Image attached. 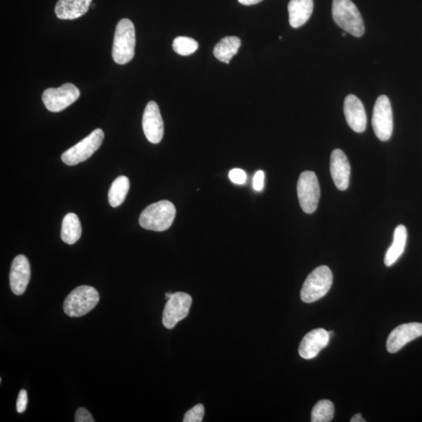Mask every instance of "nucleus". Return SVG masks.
Returning a JSON list of instances; mask_svg holds the SVG:
<instances>
[{
	"label": "nucleus",
	"mask_w": 422,
	"mask_h": 422,
	"mask_svg": "<svg viewBox=\"0 0 422 422\" xmlns=\"http://www.w3.org/2000/svg\"><path fill=\"white\" fill-rule=\"evenodd\" d=\"M30 278V267L26 256L18 255L12 262L10 273V285L15 295L24 294Z\"/></svg>",
	"instance_id": "13"
},
{
	"label": "nucleus",
	"mask_w": 422,
	"mask_h": 422,
	"mask_svg": "<svg viewBox=\"0 0 422 422\" xmlns=\"http://www.w3.org/2000/svg\"><path fill=\"white\" fill-rule=\"evenodd\" d=\"M204 407L201 403L194 406L186 413L184 416V422H201L204 419Z\"/></svg>",
	"instance_id": "25"
},
{
	"label": "nucleus",
	"mask_w": 422,
	"mask_h": 422,
	"mask_svg": "<svg viewBox=\"0 0 422 422\" xmlns=\"http://www.w3.org/2000/svg\"><path fill=\"white\" fill-rule=\"evenodd\" d=\"M344 109L348 125L354 132H364L367 126V115L362 102L356 96L348 95L344 101Z\"/></svg>",
	"instance_id": "16"
},
{
	"label": "nucleus",
	"mask_w": 422,
	"mask_h": 422,
	"mask_svg": "<svg viewBox=\"0 0 422 422\" xmlns=\"http://www.w3.org/2000/svg\"><path fill=\"white\" fill-rule=\"evenodd\" d=\"M265 173L264 171L258 170L254 177V188L256 191L260 192L264 188Z\"/></svg>",
	"instance_id": "29"
},
{
	"label": "nucleus",
	"mask_w": 422,
	"mask_h": 422,
	"mask_svg": "<svg viewBox=\"0 0 422 422\" xmlns=\"http://www.w3.org/2000/svg\"><path fill=\"white\" fill-rule=\"evenodd\" d=\"M333 17L335 23L345 32L356 37L364 34L362 15L351 0H333Z\"/></svg>",
	"instance_id": "3"
},
{
	"label": "nucleus",
	"mask_w": 422,
	"mask_h": 422,
	"mask_svg": "<svg viewBox=\"0 0 422 422\" xmlns=\"http://www.w3.org/2000/svg\"><path fill=\"white\" fill-rule=\"evenodd\" d=\"M93 0H58L55 14L60 20H75L87 13Z\"/></svg>",
	"instance_id": "17"
},
{
	"label": "nucleus",
	"mask_w": 422,
	"mask_h": 422,
	"mask_svg": "<svg viewBox=\"0 0 422 422\" xmlns=\"http://www.w3.org/2000/svg\"><path fill=\"white\" fill-rule=\"evenodd\" d=\"M99 301V292L94 287L78 286L65 299L64 310L69 317H82L94 309Z\"/></svg>",
	"instance_id": "4"
},
{
	"label": "nucleus",
	"mask_w": 422,
	"mask_h": 422,
	"mask_svg": "<svg viewBox=\"0 0 422 422\" xmlns=\"http://www.w3.org/2000/svg\"><path fill=\"white\" fill-rule=\"evenodd\" d=\"M421 336H422L421 323L403 324L389 334L387 342V351L391 353L398 352L408 342Z\"/></svg>",
	"instance_id": "12"
},
{
	"label": "nucleus",
	"mask_w": 422,
	"mask_h": 422,
	"mask_svg": "<svg viewBox=\"0 0 422 422\" xmlns=\"http://www.w3.org/2000/svg\"><path fill=\"white\" fill-rule=\"evenodd\" d=\"M330 173L336 188L344 191L350 184L351 165L344 152L334 150L330 159Z\"/></svg>",
	"instance_id": "15"
},
{
	"label": "nucleus",
	"mask_w": 422,
	"mask_h": 422,
	"mask_svg": "<svg viewBox=\"0 0 422 422\" xmlns=\"http://www.w3.org/2000/svg\"><path fill=\"white\" fill-rule=\"evenodd\" d=\"M130 188V179L126 176H119L114 181L109 188L108 193L109 204L113 207H117L123 204Z\"/></svg>",
	"instance_id": "22"
},
{
	"label": "nucleus",
	"mask_w": 422,
	"mask_h": 422,
	"mask_svg": "<svg viewBox=\"0 0 422 422\" xmlns=\"http://www.w3.org/2000/svg\"><path fill=\"white\" fill-rule=\"evenodd\" d=\"M103 139V131L100 128H97L87 137L64 152L61 156V159L69 166H75L93 156L94 152L100 148Z\"/></svg>",
	"instance_id": "6"
},
{
	"label": "nucleus",
	"mask_w": 422,
	"mask_h": 422,
	"mask_svg": "<svg viewBox=\"0 0 422 422\" xmlns=\"http://www.w3.org/2000/svg\"><path fill=\"white\" fill-rule=\"evenodd\" d=\"M176 215L174 204L168 200L152 204L141 213L139 225L145 229L164 231L173 225Z\"/></svg>",
	"instance_id": "2"
},
{
	"label": "nucleus",
	"mask_w": 422,
	"mask_h": 422,
	"mask_svg": "<svg viewBox=\"0 0 422 422\" xmlns=\"http://www.w3.org/2000/svg\"><path fill=\"white\" fill-rule=\"evenodd\" d=\"M351 422H365V420L362 418V416L360 414H357L353 416L351 420Z\"/></svg>",
	"instance_id": "31"
},
{
	"label": "nucleus",
	"mask_w": 422,
	"mask_h": 422,
	"mask_svg": "<svg viewBox=\"0 0 422 422\" xmlns=\"http://www.w3.org/2000/svg\"><path fill=\"white\" fill-rule=\"evenodd\" d=\"M76 422H94L93 416L84 407L78 408L76 414Z\"/></svg>",
	"instance_id": "28"
},
{
	"label": "nucleus",
	"mask_w": 422,
	"mask_h": 422,
	"mask_svg": "<svg viewBox=\"0 0 422 422\" xmlns=\"http://www.w3.org/2000/svg\"><path fill=\"white\" fill-rule=\"evenodd\" d=\"M319 180L313 171H304L297 182V195L302 210L306 213H314L320 199Z\"/></svg>",
	"instance_id": "8"
},
{
	"label": "nucleus",
	"mask_w": 422,
	"mask_h": 422,
	"mask_svg": "<svg viewBox=\"0 0 422 422\" xmlns=\"http://www.w3.org/2000/svg\"><path fill=\"white\" fill-rule=\"evenodd\" d=\"M372 127L378 139L383 142L392 137L394 116L390 100L387 96L378 97L373 109Z\"/></svg>",
	"instance_id": "7"
},
{
	"label": "nucleus",
	"mask_w": 422,
	"mask_h": 422,
	"mask_svg": "<svg viewBox=\"0 0 422 422\" xmlns=\"http://www.w3.org/2000/svg\"><path fill=\"white\" fill-rule=\"evenodd\" d=\"M238 1L245 6H252L261 3L263 0H238Z\"/></svg>",
	"instance_id": "30"
},
{
	"label": "nucleus",
	"mask_w": 422,
	"mask_h": 422,
	"mask_svg": "<svg viewBox=\"0 0 422 422\" xmlns=\"http://www.w3.org/2000/svg\"><path fill=\"white\" fill-rule=\"evenodd\" d=\"M335 408L333 403L328 400L317 402L312 410V422H329L334 417Z\"/></svg>",
	"instance_id": "23"
},
{
	"label": "nucleus",
	"mask_w": 422,
	"mask_h": 422,
	"mask_svg": "<svg viewBox=\"0 0 422 422\" xmlns=\"http://www.w3.org/2000/svg\"><path fill=\"white\" fill-rule=\"evenodd\" d=\"M313 10V0H291L288 5L290 26L294 28L303 26L310 19Z\"/></svg>",
	"instance_id": "18"
},
{
	"label": "nucleus",
	"mask_w": 422,
	"mask_h": 422,
	"mask_svg": "<svg viewBox=\"0 0 422 422\" xmlns=\"http://www.w3.org/2000/svg\"><path fill=\"white\" fill-rule=\"evenodd\" d=\"M28 405V394L26 389H21L17 397V411L18 413L26 412Z\"/></svg>",
	"instance_id": "27"
},
{
	"label": "nucleus",
	"mask_w": 422,
	"mask_h": 422,
	"mask_svg": "<svg viewBox=\"0 0 422 422\" xmlns=\"http://www.w3.org/2000/svg\"><path fill=\"white\" fill-rule=\"evenodd\" d=\"M193 303V299L188 293L178 292L173 293L165 304L162 322L165 328L173 329L180 321L186 319Z\"/></svg>",
	"instance_id": "10"
},
{
	"label": "nucleus",
	"mask_w": 422,
	"mask_h": 422,
	"mask_svg": "<svg viewBox=\"0 0 422 422\" xmlns=\"http://www.w3.org/2000/svg\"><path fill=\"white\" fill-rule=\"evenodd\" d=\"M329 340L330 336L326 330L323 328L312 330L304 336L299 345V356L307 360L316 358L323 349L328 346Z\"/></svg>",
	"instance_id": "14"
},
{
	"label": "nucleus",
	"mask_w": 422,
	"mask_h": 422,
	"mask_svg": "<svg viewBox=\"0 0 422 422\" xmlns=\"http://www.w3.org/2000/svg\"><path fill=\"white\" fill-rule=\"evenodd\" d=\"M230 180L237 185H243L247 181V174L242 169L235 168L230 170L229 174Z\"/></svg>",
	"instance_id": "26"
},
{
	"label": "nucleus",
	"mask_w": 422,
	"mask_h": 422,
	"mask_svg": "<svg viewBox=\"0 0 422 422\" xmlns=\"http://www.w3.org/2000/svg\"><path fill=\"white\" fill-rule=\"evenodd\" d=\"M136 30L130 19L121 20L116 27L112 57L116 63L124 65L130 63L136 50Z\"/></svg>",
	"instance_id": "1"
},
{
	"label": "nucleus",
	"mask_w": 422,
	"mask_h": 422,
	"mask_svg": "<svg viewBox=\"0 0 422 422\" xmlns=\"http://www.w3.org/2000/svg\"><path fill=\"white\" fill-rule=\"evenodd\" d=\"M143 128L146 139L151 143H161L164 137V121L157 103L150 101L145 108Z\"/></svg>",
	"instance_id": "11"
},
{
	"label": "nucleus",
	"mask_w": 422,
	"mask_h": 422,
	"mask_svg": "<svg viewBox=\"0 0 422 422\" xmlns=\"http://www.w3.org/2000/svg\"><path fill=\"white\" fill-rule=\"evenodd\" d=\"M173 50L181 56H188L198 50L199 44L197 41L186 36H179L173 42Z\"/></svg>",
	"instance_id": "24"
},
{
	"label": "nucleus",
	"mask_w": 422,
	"mask_h": 422,
	"mask_svg": "<svg viewBox=\"0 0 422 422\" xmlns=\"http://www.w3.org/2000/svg\"><path fill=\"white\" fill-rule=\"evenodd\" d=\"M407 240V231L405 225L397 226L394 231V242L385 256V265L391 267L405 252Z\"/></svg>",
	"instance_id": "19"
},
{
	"label": "nucleus",
	"mask_w": 422,
	"mask_h": 422,
	"mask_svg": "<svg viewBox=\"0 0 422 422\" xmlns=\"http://www.w3.org/2000/svg\"><path fill=\"white\" fill-rule=\"evenodd\" d=\"M241 46V40L236 36L225 37L213 49V55L221 62L229 64Z\"/></svg>",
	"instance_id": "21"
},
{
	"label": "nucleus",
	"mask_w": 422,
	"mask_h": 422,
	"mask_svg": "<svg viewBox=\"0 0 422 422\" xmlns=\"http://www.w3.org/2000/svg\"><path fill=\"white\" fill-rule=\"evenodd\" d=\"M80 91L71 83H66L60 88L47 89L42 99L49 112H60L78 100Z\"/></svg>",
	"instance_id": "9"
},
{
	"label": "nucleus",
	"mask_w": 422,
	"mask_h": 422,
	"mask_svg": "<svg viewBox=\"0 0 422 422\" xmlns=\"http://www.w3.org/2000/svg\"><path fill=\"white\" fill-rule=\"evenodd\" d=\"M333 276L327 266L315 269L305 280L301 297L304 303H313L325 297L333 285Z\"/></svg>",
	"instance_id": "5"
},
{
	"label": "nucleus",
	"mask_w": 422,
	"mask_h": 422,
	"mask_svg": "<svg viewBox=\"0 0 422 422\" xmlns=\"http://www.w3.org/2000/svg\"><path fill=\"white\" fill-rule=\"evenodd\" d=\"M82 236L80 220L74 213H67L63 219L61 238L69 245L75 244Z\"/></svg>",
	"instance_id": "20"
},
{
	"label": "nucleus",
	"mask_w": 422,
	"mask_h": 422,
	"mask_svg": "<svg viewBox=\"0 0 422 422\" xmlns=\"http://www.w3.org/2000/svg\"><path fill=\"white\" fill-rule=\"evenodd\" d=\"M342 36H344V37H346V34L345 33H342Z\"/></svg>",
	"instance_id": "32"
}]
</instances>
